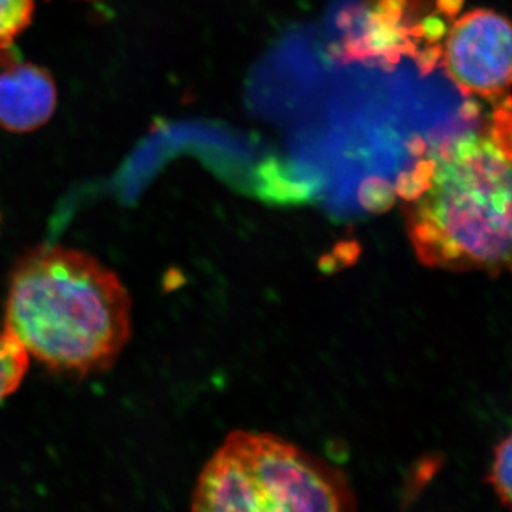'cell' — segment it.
Returning <instances> with one entry per match:
<instances>
[{
  "mask_svg": "<svg viewBox=\"0 0 512 512\" xmlns=\"http://www.w3.org/2000/svg\"><path fill=\"white\" fill-rule=\"evenodd\" d=\"M441 63L464 93L498 99L512 87V22L493 10H471L444 35Z\"/></svg>",
  "mask_w": 512,
  "mask_h": 512,
  "instance_id": "obj_4",
  "label": "cell"
},
{
  "mask_svg": "<svg viewBox=\"0 0 512 512\" xmlns=\"http://www.w3.org/2000/svg\"><path fill=\"white\" fill-rule=\"evenodd\" d=\"M5 330L55 372L87 376L114 365L131 336V298L87 252L42 245L13 266Z\"/></svg>",
  "mask_w": 512,
  "mask_h": 512,
  "instance_id": "obj_2",
  "label": "cell"
},
{
  "mask_svg": "<svg viewBox=\"0 0 512 512\" xmlns=\"http://www.w3.org/2000/svg\"><path fill=\"white\" fill-rule=\"evenodd\" d=\"M227 441L244 458L269 511L355 510V495L340 471L281 437L235 431Z\"/></svg>",
  "mask_w": 512,
  "mask_h": 512,
  "instance_id": "obj_3",
  "label": "cell"
},
{
  "mask_svg": "<svg viewBox=\"0 0 512 512\" xmlns=\"http://www.w3.org/2000/svg\"><path fill=\"white\" fill-rule=\"evenodd\" d=\"M430 164L426 187L403 207L421 264L512 272V97Z\"/></svg>",
  "mask_w": 512,
  "mask_h": 512,
  "instance_id": "obj_1",
  "label": "cell"
},
{
  "mask_svg": "<svg viewBox=\"0 0 512 512\" xmlns=\"http://www.w3.org/2000/svg\"><path fill=\"white\" fill-rule=\"evenodd\" d=\"M35 0H0V49H6L32 22Z\"/></svg>",
  "mask_w": 512,
  "mask_h": 512,
  "instance_id": "obj_8",
  "label": "cell"
},
{
  "mask_svg": "<svg viewBox=\"0 0 512 512\" xmlns=\"http://www.w3.org/2000/svg\"><path fill=\"white\" fill-rule=\"evenodd\" d=\"M191 508L210 512L269 511L268 501L247 463L228 441L202 470Z\"/></svg>",
  "mask_w": 512,
  "mask_h": 512,
  "instance_id": "obj_5",
  "label": "cell"
},
{
  "mask_svg": "<svg viewBox=\"0 0 512 512\" xmlns=\"http://www.w3.org/2000/svg\"><path fill=\"white\" fill-rule=\"evenodd\" d=\"M490 481L500 500L512 507V434L495 450Z\"/></svg>",
  "mask_w": 512,
  "mask_h": 512,
  "instance_id": "obj_9",
  "label": "cell"
},
{
  "mask_svg": "<svg viewBox=\"0 0 512 512\" xmlns=\"http://www.w3.org/2000/svg\"><path fill=\"white\" fill-rule=\"evenodd\" d=\"M29 369V355L10 333L0 332V403L18 390Z\"/></svg>",
  "mask_w": 512,
  "mask_h": 512,
  "instance_id": "obj_7",
  "label": "cell"
},
{
  "mask_svg": "<svg viewBox=\"0 0 512 512\" xmlns=\"http://www.w3.org/2000/svg\"><path fill=\"white\" fill-rule=\"evenodd\" d=\"M56 106V83L47 70L20 63L0 72V127L29 133L45 126Z\"/></svg>",
  "mask_w": 512,
  "mask_h": 512,
  "instance_id": "obj_6",
  "label": "cell"
}]
</instances>
